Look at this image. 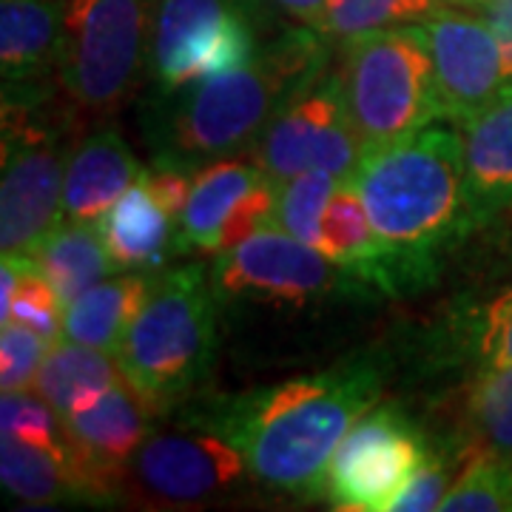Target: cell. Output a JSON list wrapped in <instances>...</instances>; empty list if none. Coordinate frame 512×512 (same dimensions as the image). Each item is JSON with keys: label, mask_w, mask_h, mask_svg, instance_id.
I'll use <instances>...</instances> for the list:
<instances>
[{"label": "cell", "mask_w": 512, "mask_h": 512, "mask_svg": "<svg viewBox=\"0 0 512 512\" xmlns=\"http://www.w3.org/2000/svg\"><path fill=\"white\" fill-rule=\"evenodd\" d=\"M427 453L421 427L399 404H373L330 458L325 498L336 510H390Z\"/></svg>", "instance_id": "cell-11"}, {"label": "cell", "mask_w": 512, "mask_h": 512, "mask_svg": "<svg viewBox=\"0 0 512 512\" xmlns=\"http://www.w3.org/2000/svg\"><path fill=\"white\" fill-rule=\"evenodd\" d=\"M143 171L114 128L97 126L72 148L63 183V220L100 222Z\"/></svg>", "instance_id": "cell-18"}, {"label": "cell", "mask_w": 512, "mask_h": 512, "mask_svg": "<svg viewBox=\"0 0 512 512\" xmlns=\"http://www.w3.org/2000/svg\"><path fill=\"white\" fill-rule=\"evenodd\" d=\"M481 18L490 23V29L501 43L504 74H507V83H512V0H493L490 6L481 9Z\"/></svg>", "instance_id": "cell-36"}, {"label": "cell", "mask_w": 512, "mask_h": 512, "mask_svg": "<svg viewBox=\"0 0 512 512\" xmlns=\"http://www.w3.org/2000/svg\"><path fill=\"white\" fill-rule=\"evenodd\" d=\"M441 6V0H336L330 15V35L353 37L373 29L421 23Z\"/></svg>", "instance_id": "cell-30"}, {"label": "cell", "mask_w": 512, "mask_h": 512, "mask_svg": "<svg viewBox=\"0 0 512 512\" xmlns=\"http://www.w3.org/2000/svg\"><path fill=\"white\" fill-rule=\"evenodd\" d=\"M256 0H160L148 69L160 92L248 66L256 46Z\"/></svg>", "instance_id": "cell-8"}, {"label": "cell", "mask_w": 512, "mask_h": 512, "mask_svg": "<svg viewBox=\"0 0 512 512\" xmlns=\"http://www.w3.org/2000/svg\"><path fill=\"white\" fill-rule=\"evenodd\" d=\"M40 109L43 103H3V256H32L63 220V183L72 148Z\"/></svg>", "instance_id": "cell-7"}, {"label": "cell", "mask_w": 512, "mask_h": 512, "mask_svg": "<svg viewBox=\"0 0 512 512\" xmlns=\"http://www.w3.org/2000/svg\"><path fill=\"white\" fill-rule=\"evenodd\" d=\"M319 251L342 265L359 285H373L387 293L407 288L399 259L376 234L359 188L353 180H339L322 217Z\"/></svg>", "instance_id": "cell-17"}, {"label": "cell", "mask_w": 512, "mask_h": 512, "mask_svg": "<svg viewBox=\"0 0 512 512\" xmlns=\"http://www.w3.org/2000/svg\"><path fill=\"white\" fill-rule=\"evenodd\" d=\"M276 200H279V183H274L271 177L251 188L222 222L217 254L237 248L242 239H248L268 225H276Z\"/></svg>", "instance_id": "cell-34"}, {"label": "cell", "mask_w": 512, "mask_h": 512, "mask_svg": "<svg viewBox=\"0 0 512 512\" xmlns=\"http://www.w3.org/2000/svg\"><path fill=\"white\" fill-rule=\"evenodd\" d=\"M0 481L3 490L18 501H86L72 461L52 456L35 444H26L6 433L0 439Z\"/></svg>", "instance_id": "cell-24"}, {"label": "cell", "mask_w": 512, "mask_h": 512, "mask_svg": "<svg viewBox=\"0 0 512 512\" xmlns=\"http://www.w3.org/2000/svg\"><path fill=\"white\" fill-rule=\"evenodd\" d=\"M382 384V359L359 353L311 376L220 396L185 419L234 444L259 484L319 498L336 447L376 404Z\"/></svg>", "instance_id": "cell-1"}, {"label": "cell", "mask_w": 512, "mask_h": 512, "mask_svg": "<svg viewBox=\"0 0 512 512\" xmlns=\"http://www.w3.org/2000/svg\"><path fill=\"white\" fill-rule=\"evenodd\" d=\"M262 180H268L265 168L237 154L197 168L191 197L180 217V254L194 248L217 254L225 217Z\"/></svg>", "instance_id": "cell-20"}, {"label": "cell", "mask_w": 512, "mask_h": 512, "mask_svg": "<svg viewBox=\"0 0 512 512\" xmlns=\"http://www.w3.org/2000/svg\"><path fill=\"white\" fill-rule=\"evenodd\" d=\"M476 458L470 450V444L461 436H450L436 447H430V453L424 458L416 476L404 484V490L390 504V510L399 512H430L441 510L444 495L453 490L461 473L467 470V464Z\"/></svg>", "instance_id": "cell-26"}, {"label": "cell", "mask_w": 512, "mask_h": 512, "mask_svg": "<svg viewBox=\"0 0 512 512\" xmlns=\"http://www.w3.org/2000/svg\"><path fill=\"white\" fill-rule=\"evenodd\" d=\"M444 512H512V458L476 456L441 501Z\"/></svg>", "instance_id": "cell-29"}, {"label": "cell", "mask_w": 512, "mask_h": 512, "mask_svg": "<svg viewBox=\"0 0 512 512\" xmlns=\"http://www.w3.org/2000/svg\"><path fill=\"white\" fill-rule=\"evenodd\" d=\"M0 427H3L6 436H15V439L35 444L40 450L52 453V456L72 461L63 419L52 410V404L40 399V396H32L26 390H3Z\"/></svg>", "instance_id": "cell-28"}, {"label": "cell", "mask_w": 512, "mask_h": 512, "mask_svg": "<svg viewBox=\"0 0 512 512\" xmlns=\"http://www.w3.org/2000/svg\"><path fill=\"white\" fill-rule=\"evenodd\" d=\"M350 180L376 234L399 259L407 288L430 282L436 254L473 234L464 143L453 131L421 128L365 148Z\"/></svg>", "instance_id": "cell-3"}, {"label": "cell", "mask_w": 512, "mask_h": 512, "mask_svg": "<svg viewBox=\"0 0 512 512\" xmlns=\"http://www.w3.org/2000/svg\"><path fill=\"white\" fill-rule=\"evenodd\" d=\"M151 407L126 376L103 390L89 407L63 421L72 450L74 476L86 501L120 495L123 473L137 447L148 439Z\"/></svg>", "instance_id": "cell-14"}, {"label": "cell", "mask_w": 512, "mask_h": 512, "mask_svg": "<svg viewBox=\"0 0 512 512\" xmlns=\"http://www.w3.org/2000/svg\"><path fill=\"white\" fill-rule=\"evenodd\" d=\"M63 316H66V305L60 302L49 279L37 271L35 259H29L6 322H20L26 328L37 330L40 336H46L49 342H57L63 336Z\"/></svg>", "instance_id": "cell-31"}, {"label": "cell", "mask_w": 512, "mask_h": 512, "mask_svg": "<svg viewBox=\"0 0 512 512\" xmlns=\"http://www.w3.org/2000/svg\"><path fill=\"white\" fill-rule=\"evenodd\" d=\"M117 271H160L174 254H180V222L165 211L151 188L140 180L100 220Z\"/></svg>", "instance_id": "cell-19"}, {"label": "cell", "mask_w": 512, "mask_h": 512, "mask_svg": "<svg viewBox=\"0 0 512 512\" xmlns=\"http://www.w3.org/2000/svg\"><path fill=\"white\" fill-rule=\"evenodd\" d=\"M271 3L282 6L302 26H311L316 32L330 35V15H333L336 0H271Z\"/></svg>", "instance_id": "cell-37"}, {"label": "cell", "mask_w": 512, "mask_h": 512, "mask_svg": "<svg viewBox=\"0 0 512 512\" xmlns=\"http://www.w3.org/2000/svg\"><path fill=\"white\" fill-rule=\"evenodd\" d=\"M32 259L66 308L77 296H83L117 271L100 222L60 220L55 231L40 242Z\"/></svg>", "instance_id": "cell-23"}, {"label": "cell", "mask_w": 512, "mask_h": 512, "mask_svg": "<svg viewBox=\"0 0 512 512\" xmlns=\"http://www.w3.org/2000/svg\"><path fill=\"white\" fill-rule=\"evenodd\" d=\"M143 180L165 211L180 222L191 197V188H194V171L174 168V165H154V171H143Z\"/></svg>", "instance_id": "cell-35"}, {"label": "cell", "mask_w": 512, "mask_h": 512, "mask_svg": "<svg viewBox=\"0 0 512 512\" xmlns=\"http://www.w3.org/2000/svg\"><path fill=\"white\" fill-rule=\"evenodd\" d=\"M444 3H453V6H461V9H476V12H481V9L490 6L493 0H444Z\"/></svg>", "instance_id": "cell-38"}, {"label": "cell", "mask_w": 512, "mask_h": 512, "mask_svg": "<svg viewBox=\"0 0 512 512\" xmlns=\"http://www.w3.org/2000/svg\"><path fill=\"white\" fill-rule=\"evenodd\" d=\"M126 373L117 362V353L89 348L72 339H57L49 345V353L35 376V393L52 404L60 419L66 421L74 413L120 382Z\"/></svg>", "instance_id": "cell-22"}, {"label": "cell", "mask_w": 512, "mask_h": 512, "mask_svg": "<svg viewBox=\"0 0 512 512\" xmlns=\"http://www.w3.org/2000/svg\"><path fill=\"white\" fill-rule=\"evenodd\" d=\"M268 225L237 248L217 254L211 268L220 299H254L282 308H305L333 293L356 291L359 282L319 248Z\"/></svg>", "instance_id": "cell-12"}, {"label": "cell", "mask_w": 512, "mask_h": 512, "mask_svg": "<svg viewBox=\"0 0 512 512\" xmlns=\"http://www.w3.org/2000/svg\"><path fill=\"white\" fill-rule=\"evenodd\" d=\"M251 476L234 444L205 430L148 436L128 461L120 495L140 507L194 510L220 504Z\"/></svg>", "instance_id": "cell-9"}, {"label": "cell", "mask_w": 512, "mask_h": 512, "mask_svg": "<svg viewBox=\"0 0 512 512\" xmlns=\"http://www.w3.org/2000/svg\"><path fill=\"white\" fill-rule=\"evenodd\" d=\"M220 339V293L202 265L160 271L117 362L154 413L188 402L208 379Z\"/></svg>", "instance_id": "cell-4"}, {"label": "cell", "mask_w": 512, "mask_h": 512, "mask_svg": "<svg viewBox=\"0 0 512 512\" xmlns=\"http://www.w3.org/2000/svg\"><path fill=\"white\" fill-rule=\"evenodd\" d=\"M339 80L362 148L393 143L439 120L433 57L421 23L348 37Z\"/></svg>", "instance_id": "cell-5"}, {"label": "cell", "mask_w": 512, "mask_h": 512, "mask_svg": "<svg viewBox=\"0 0 512 512\" xmlns=\"http://www.w3.org/2000/svg\"><path fill=\"white\" fill-rule=\"evenodd\" d=\"M473 345L481 367L512 365V285L476 316Z\"/></svg>", "instance_id": "cell-33"}, {"label": "cell", "mask_w": 512, "mask_h": 512, "mask_svg": "<svg viewBox=\"0 0 512 512\" xmlns=\"http://www.w3.org/2000/svg\"><path fill=\"white\" fill-rule=\"evenodd\" d=\"M66 0L0 3L3 103H46L60 77Z\"/></svg>", "instance_id": "cell-15"}, {"label": "cell", "mask_w": 512, "mask_h": 512, "mask_svg": "<svg viewBox=\"0 0 512 512\" xmlns=\"http://www.w3.org/2000/svg\"><path fill=\"white\" fill-rule=\"evenodd\" d=\"M154 0H66L60 86L80 114L103 120L140 86Z\"/></svg>", "instance_id": "cell-6"}, {"label": "cell", "mask_w": 512, "mask_h": 512, "mask_svg": "<svg viewBox=\"0 0 512 512\" xmlns=\"http://www.w3.org/2000/svg\"><path fill=\"white\" fill-rule=\"evenodd\" d=\"M464 131V174L473 231L512 205V83Z\"/></svg>", "instance_id": "cell-16"}, {"label": "cell", "mask_w": 512, "mask_h": 512, "mask_svg": "<svg viewBox=\"0 0 512 512\" xmlns=\"http://www.w3.org/2000/svg\"><path fill=\"white\" fill-rule=\"evenodd\" d=\"M49 339L20 322H6L0 330V387L3 390H26L35 384V376L46 353Z\"/></svg>", "instance_id": "cell-32"}, {"label": "cell", "mask_w": 512, "mask_h": 512, "mask_svg": "<svg viewBox=\"0 0 512 512\" xmlns=\"http://www.w3.org/2000/svg\"><path fill=\"white\" fill-rule=\"evenodd\" d=\"M151 282L154 276H148V271H128L114 279H103L66 308L60 339L117 353L131 322L146 305Z\"/></svg>", "instance_id": "cell-21"}, {"label": "cell", "mask_w": 512, "mask_h": 512, "mask_svg": "<svg viewBox=\"0 0 512 512\" xmlns=\"http://www.w3.org/2000/svg\"><path fill=\"white\" fill-rule=\"evenodd\" d=\"M322 35L311 26L288 29L248 66L157 89L143 114L151 163L197 171L256 146L276 111L328 69Z\"/></svg>", "instance_id": "cell-2"}, {"label": "cell", "mask_w": 512, "mask_h": 512, "mask_svg": "<svg viewBox=\"0 0 512 512\" xmlns=\"http://www.w3.org/2000/svg\"><path fill=\"white\" fill-rule=\"evenodd\" d=\"M362 151L339 72H325L293 94L254 146L256 163L274 183H288L305 171H330L339 180H350Z\"/></svg>", "instance_id": "cell-10"}, {"label": "cell", "mask_w": 512, "mask_h": 512, "mask_svg": "<svg viewBox=\"0 0 512 512\" xmlns=\"http://www.w3.org/2000/svg\"><path fill=\"white\" fill-rule=\"evenodd\" d=\"M421 29L433 57L439 120L461 128L510 86L501 43L487 20L450 6L421 20Z\"/></svg>", "instance_id": "cell-13"}, {"label": "cell", "mask_w": 512, "mask_h": 512, "mask_svg": "<svg viewBox=\"0 0 512 512\" xmlns=\"http://www.w3.org/2000/svg\"><path fill=\"white\" fill-rule=\"evenodd\" d=\"M339 177L330 171H305L288 183H279L276 200V225L296 239L319 248L322 242V217Z\"/></svg>", "instance_id": "cell-27"}, {"label": "cell", "mask_w": 512, "mask_h": 512, "mask_svg": "<svg viewBox=\"0 0 512 512\" xmlns=\"http://www.w3.org/2000/svg\"><path fill=\"white\" fill-rule=\"evenodd\" d=\"M458 436L476 456L512 458V365L478 367Z\"/></svg>", "instance_id": "cell-25"}]
</instances>
